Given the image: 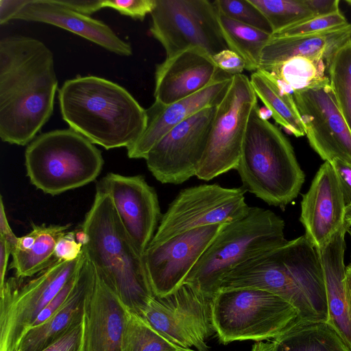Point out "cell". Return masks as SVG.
<instances>
[{
	"mask_svg": "<svg viewBox=\"0 0 351 351\" xmlns=\"http://www.w3.org/2000/svg\"><path fill=\"white\" fill-rule=\"evenodd\" d=\"M175 345L139 315L130 312L124 339V351H176Z\"/></svg>",
	"mask_w": 351,
	"mask_h": 351,
	"instance_id": "cell-33",
	"label": "cell"
},
{
	"mask_svg": "<svg viewBox=\"0 0 351 351\" xmlns=\"http://www.w3.org/2000/svg\"><path fill=\"white\" fill-rule=\"evenodd\" d=\"M83 245L75 239V231L66 232L57 242L55 256L57 260L71 261L82 253Z\"/></svg>",
	"mask_w": 351,
	"mask_h": 351,
	"instance_id": "cell-39",
	"label": "cell"
},
{
	"mask_svg": "<svg viewBox=\"0 0 351 351\" xmlns=\"http://www.w3.org/2000/svg\"><path fill=\"white\" fill-rule=\"evenodd\" d=\"M80 270V269H79ZM78 271L65 284L56 297L40 313L31 328L37 326L46 322L66 302L69 297L76 282Z\"/></svg>",
	"mask_w": 351,
	"mask_h": 351,
	"instance_id": "cell-38",
	"label": "cell"
},
{
	"mask_svg": "<svg viewBox=\"0 0 351 351\" xmlns=\"http://www.w3.org/2000/svg\"><path fill=\"white\" fill-rule=\"evenodd\" d=\"M277 344L274 339L266 342L256 341L253 344L251 351H276Z\"/></svg>",
	"mask_w": 351,
	"mask_h": 351,
	"instance_id": "cell-48",
	"label": "cell"
},
{
	"mask_svg": "<svg viewBox=\"0 0 351 351\" xmlns=\"http://www.w3.org/2000/svg\"><path fill=\"white\" fill-rule=\"evenodd\" d=\"M329 65L320 57L294 56L274 64L260 66L285 92H295L329 84Z\"/></svg>",
	"mask_w": 351,
	"mask_h": 351,
	"instance_id": "cell-26",
	"label": "cell"
},
{
	"mask_svg": "<svg viewBox=\"0 0 351 351\" xmlns=\"http://www.w3.org/2000/svg\"><path fill=\"white\" fill-rule=\"evenodd\" d=\"M219 22L228 49L243 59L246 70L257 71L271 34L232 19L219 11Z\"/></svg>",
	"mask_w": 351,
	"mask_h": 351,
	"instance_id": "cell-30",
	"label": "cell"
},
{
	"mask_svg": "<svg viewBox=\"0 0 351 351\" xmlns=\"http://www.w3.org/2000/svg\"><path fill=\"white\" fill-rule=\"evenodd\" d=\"M95 272V287L84 314V351H124L130 311Z\"/></svg>",
	"mask_w": 351,
	"mask_h": 351,
	"instance_id": "cell-20",
	"label": "cell"
},
{
	"mask_svg": "<svg viewBox=\"0 0 351 351\" xmlns=\"http://www.w3.org/2000/svg\"><path fill=\"white\" fill-rule=\"evenodd\" d=\"M13 247L3 238L0 237V293L3 290L5 283V274L9 260Z\"/></svg>",
	"mask_w": 351,
	"mask_h": 351,
	"instance_id": "cell-45",
	"label": "cell"
},
{
	"mask_svg": "<svg viewBox=\"0 0 351 351\" xmlns=\"http://www.w3.org/2000/svg\"><path fill=\"white\" fill-rule=\"evenodd\" d=\"M343 226L329 241L317 250L325 284L328 306V324L351 350V315L344 285L345 234Z\"/></svg>",
	"mask_w": 351,
	"mask_h": 351,
	"instance_id": "cell-24",
	"label": "cell"
},
{
	"mask_svg": "<svg viewBox=\"0 0 351 351\" xmlns=\"http://www.w3.org/2000/svg\"><path fill=\"white\" fill-rule=\"evenodd\" d=\"M81 228L82 247L95 270L130 312L141 315L154 296L141 254L121 223L110 196L96 187Z\"/></svg>",
	"mask_w": 351,
	"mask_h": 351,
	"instance_id": "cell-4",
	"label": "cell"
},
{
	"mask_svg": "<svg viewBox=\"0 0 351 351\" xmlns=\"http://www.w3.org/2000/svg\"><path fill=\"white\" fill-rule=\"evenodd\" d=\"M14 19L50 24L77 34L116 54L130 56L132 49L104 22L66 7L53 0H29Z\"/></svg>",
	"mask_w": 351,
	"mask_h": 351,
	"instance_id": "cell-22",
	"label": "cell"
},
{
	"mask_svg": "<svg viewBox=\"0 0 351 351\" xmlns=\"http://www.w3.org/2000/svg\"><path fill=\"white\" fill-rule=\"evenodd\" d=\"M150 14V33L162 45L167 58L193 47L212 57L228 49L214 1L156 0Z\"/></svg>",
	"mask_w": 351,
	"mask_h": 351,
	"instance_id": "cell-11",
	"label": "cell"
},
{
	"mask_svg": "<svg viewBox=\"0 0 351 351\" xmlns=\"http://www.w3.org/2000/svg\"><path fill=\"white\" fill-rule=\"evenodd\" d=\"M82 253L71 261H56L25 283L22 278H9L0 293V351H16L23 334L40 313L78 271Z\"/></svg>",
	"mask_w": 351,
	"mask_h": 351,
	"instance_id": "cell-9",
	"label": "cell"
},
{
	"mask_svg": "<svg viewBox=\"0 0 351 351\" xmlns=\"http://www.w3.org/2000/svg\"><path fill=\"white\" fill-rule=\"evenodd\" d=\"M311 147L324 161L351 165V132L330 83L293 94Z\"/></svg>",
	"mask_w": 351,
	"mask_h": 351,
	"instance_id": "cell-16",
	"label": "cell"
},
{
	"mask_svg": "<svg viewBox=\"0 0 351 351\" xmlns=\"http://www.w3.org/2000/svg\"><path fill=\"white\" fill-rule=\"evenodd\" d=\"M104 162L95 144L71 128L38 135L25 152L27 176L31 183L51 195L94 181Z\"/></svg>",
	"mask_w": 351,
	"mask_h": 351,
	"instance_id": "cell-7",
	"label": "cell"
},
{
	"mask_svg": "<svg viewBox=\"0 0 351 351\" xmlns=\"http://www.w3.org/2000/svg\"><path fill=\"white\" fill-rule=\"evenodd\" d=\"M230 76L221 71L204 49H186L156 65L155 101L163 105L174 103Z\"/></svg>",
	"mask_w": 351,
	"mask_h": 351,
	"instance_id": "cell-18",
	"label": "cell"
},
{
	"mask_svg": "<svg viewBox=\"0 0 351 351\" xmlns=\"http://www.w3.org/2000/svg\"><path fill=\"white\" fill-rule=\"evenodd\" d=\"M218 10L226 16L245 25L272 34L262 12L249 0H215Z\"/></svg>",
	"mask_w": 351,
	"mask_h": 351,
	"instance_id": "cell-34",
	"label": "cell"
},
{
	"mask_svg": "<svg viewBox=\"0 0 351 351\" xmlns=\"http://www.w3.org/2000/svg\"><path fill=\"white\" fill-rule=\"evenodd\" d=\"M216 106L194 114L169 131L145 158L148 170L162 184H181L195 176L204 155Z\"/></svg>",
	"mask_w": 351,
	"mask_h": 351,
	"instance_id": "cell-14",
	"label": "cell"
},
{
	"mask_svg": "<svg viewBox=\"0 0 351 351\" xmlns=\"http://www.w3.org/2000/svg\"><path fill=\"white\" fill-rule=\"evenodd\" d=\"M156 6V0H104L103 7L110 8L121 14L143 21Z\"/></svg>",
	"mask_w": 351,
	"mask_h": 351,
	"instance_id": "cell-36",
	"label": "cell"
},
{
	"mask_svg": "<svg viewBox=\"0 0 351 351\" xmlns=\"http://www.w3.org/2000/svg\"><path fill=\"white\" fill-rule=\"evenodd\" d=\"M346 205L337 173L325 161L316 173L308 191L302 194L300 221L305 236L322 249L343 226Z\"/></svg>",
	"mask_w": 351,
	"mask_h": 351,
	"instance_id": "cell-19",
	"label": "cell"
},
{
	"mask_svg": "<svg viewBox=\"0 0 351 351\" xmlns=\"http://www.w3.org/2000/svg\"><path fill=\"white\" fill-rule=\"evenodd\" d=\"M345 2L351 6V0H345Z\"/></svg>",
	"mask_w": 351,
	"mask_h": 351,
	"instance_id": "cell-52",
	"label": "cell"
},
{
	"mask_svg": "<svg viewBox=\"0 0 351 351\" xmlns=\"http://www.w3.org/2000/svg\"><path fill=\"white\" fill-rule=\"evenodd\" d=\"M343 226L347 230L351 227V204L346 207Z\"/></svg>",
	"mask_w": 351,
	"mask_h": 351,
	"instance_id": "cell-50",
	"label": "cell"
},
{
	"mask_svg": "<svg viewBox=\"0 0 351 351\" xmlns=\"http://www.w3.org/2000/svg\"><path fill=\"white\" fill-rule=\"evenodd\" d=\"M29 0H0V24L12 19L28 3Z\"/></svg>",
	"mask_w": 351,
	"mask_h": 351,
	"instance_id": "cell-43",
	"label": "cell"
},
{
	"mask_svg": "<svg viewBox=\"0 0 351 351\" xmlns=\"http://www.w3.org/2000/svg\"><path fill=\"white\" fill-rule=\"evenodd\" d=\"M95 278V267L85 255L75 286L68 299L46 322L29 328L23 334L16 351H40L82 322L93 291Z\"/></svg>",
	"mask_w": 351,
	"mask_h": 351,
	"instance_id": "cell-23",
	"label": "cell"
},
{
	"mask_svg": "<svg viewBox=\"0 0 351 351\" xmlns=\"http://www.w3.org/2000/svg\"><path fill=\"white\" fill-rule=\"evenodd\" d=\"M347 232L349 234V235L351 237V228H349L348 230H347Z\"/></svg>",
	"mask_w": 351,
	"mask_h": 351,
	"instance_id": "cell-53",
	"label": "cell"
},
{
	"mask_svg": "<svg viewBox=\"0 0 351 351\" xmlns=\"http://www.w3.org/2000/svg\"><path fill=\"white\" fill-rule=\"evenodd\" d=\"M328 78L339 110L351 132V38L335 54Z\"/></svg>",
	"mask_w": 351,
	"mask_h": 351,
	"instance_id": "cell-31",
	"label": "cell"
},
{
	"mask_svg": "<svg viewBox=\"0 0 351 351\" xmlns=\"http://www.w3.org/2000/svg\"><path fill=\"white\" fill-rule=\"evenodd\" d=\"M258 108L251 112L236 170L245 191L282 209L297 197L304 173L290 141Z\"/></svg>",
	"mask_w": 351,
	"mask_h": 351,
	"instance_id": "cell-5",
	"label": "cell"
},
{
	"mask_svg": "<svg viewBox=\"0 0 351 351\" xmlns=\"http://www.w3.org/2000/svg\"><path fill=\"white\" fill-rule=\"evenodd\" d=\"M266 18L272 34L317 16L305 0H249Z\"/></svg>",
	"mask_w": 351,
	"mask_h": 351,
	"instance_id": "cell-32",
	"label": "cell"
},
{
	"mask_svg": "<svg viewBox=\"0 0 351 351\" xmlns=\"http://www.w3.org/2000/svg\"><path fill=\"white\" fill-rule=\"evenodd\" d=\"M71 224L40 226L32 224L36 240L26 251L13 250L10 269L19 278L33 277L56 261L55 247L58 241L66 232Z\"/></svg>",
	"mask_w": 351,
	"mask_h": 351,
	"instance_id": "cell-27",
	"label": "cell"
},
{
	"mask_svg": "<svg viewBox=\"0 0 351 351\" xmlns=\"http://www.w3.org/2000/svg\"><path fill=\"white\" fill-rule=\"evenodd\" d=\"M344 285L348 306L351 315V263L345 269Z\"/></svg>",
	"mask_w": 351,
	"mask_h": 351,
	"instance_id": "cell-47",
	"label": "cell"
},
{
	"mask_svg": "<svg viewBox=\"0 0 351 351\" xmlns=\"http://www.w3.org/2000/svg\"><path fill=\"white\" fill-rule=\"evenodd\" d=\"M285 226L271 210L250 206L246 215L223 226L183 283L213 298L223 278L235 267L261 251L287 242Z\"/></svg>",
	"mask_w": 351,
	"mask_h": 351,
	"instance_id": "cell-6",
	"label": "cell"
},
{
	"mask_svg": "<svg viewBox=\"0 0 351 351\" xmlns=\"http://www.w3.org/2000/svg\"><path fill=\"white\" fill-rule=\"evenodd\" d=\"M96 187L110 196L122 225L143 255L162 217L155 189L141 175L114 173H107Z\"/></svg>",
	"mask_w": 351,
	"mask_h": 351,
	"instance_id": "cell-17",
	"label": "cell"
},
{
	"mask_svg": "<svg viewBox=\"0 0 351 351\" xmlns=\"http://www.w3.org/2000/svg\"><path fill=\"white\" fill-rule=\"evenodd\" d=\"M250 78L234 75L215 113L195 176L210 181L237 169L251 112L258 104Z\"/></svg>",
	"mask_w": 351,
	"mask_h": 351,
	"instance_id": "cell-10",
	"label": "cell"
},
{
	"mask_svg": "<svg viewBox=\"0 0 351 351\" xmlns=\"http://www.w3.org/2000/svg\"><path fill=\"white\" fill-rule=\"evenodd\" d=\"M256 288L286 300L305 322H328L323 271L316 248L304 234L246 259L222 280L219 290Z\"/></svg>",
	"mask_w": 351,
	"mask_h": 351,
	"instance_id": "cell-2",
	"label": "cell"
},
{
	"mask_svg": "<svg viewBox=\"0 0 351 351\" xmlns=\"http://www.w3.org/2000/svg\"><path fill=\"white\" fill-rule=\"evenodd\" d=\"M241 186L226 188L217 184L182 189L162 215L150 243L162 242L197 228L232 222L250 210Z\"/></svg>",
	"mask_w": 351,
	"mask_h": 351,
	"instance_id": "cell-12",
	"label": "cell"
},
{
	"mask_svg": "<svg viewBox=\"0 0 351 351\" xmlns=\"http://www.w3.org/2000/svg\"><path fill=\"white\" fill-rule=\"evenodd\" d=\"M55 3L77 12L88 15L103 7L104 0H53Z\"/></svg>",
	"mask_w": 351,
	"mask_h": 351,
	"instance_id": "cell-42",
	"label": "cell"
},
{
	"mask_svg": "<svg viewBox=\"0 0 351 351\" xmlns=\"http://www.w3.org/2000/svg\"><path fill=\"white\" fill-rule=\"evenodd\" d=\"M232 76L219 80L189 97L168 105L154 101L146 110L145 130L135 143L127 148L128 156L145 159L149 150L172 128L204 108L217 106L226 95Z\"/></svg>",
	"mask_w": 351,
	"mask_h": 351,
	"instance_id": "cell-21",
	"label": "cell"
},
{
	"mask_svg": "<svg viewBox=\"0 0 351 351\" xmlns=\"http://www.w3.org/2000/svg\"><path fill=\"white\" fill-rule=\"evenodd\" d=\"M330 163L337 173L346 207L351 204V165L338 158Z\"/></svg>",
	"mask_w": 351,
	"mask_h": 351,
	"instance_id": "cell-41",
	"label": "cell"
},
{
	"mask_svg": "<svg viewBox=\"0 0 351 351\" xmlns=\"http://www.w3.org/2000/svg\"><path fill=\"white\" fill-rule=\"evenodd\" d=\"M224 224L197 228L149 244L143 257L154 295H166L183 284Z\"/></svg>",
	"mask_w": 351,
	"mask_h": 351,
	"instance_id": "cell-15",
	"label": "cell"
},
{
	"mask_svg": "<svg viewBox=\"0 0 351 351\" xmlns=\"http://www.w3.org/2000/svg\"><path fill=\"white\" fill-rule=\"evenodd\" d=\"M250 80L257 97L270 111L276 122L295 137L304 136L305 126L293 95L285 92L259 70L253 72Z\"/></svg>",
	"mask_w": 351,
	"mask_h": 351,
	"instance_id": "cell-28",
	"label": "cell"
},
{
	"mask_svg": "<svg viewBox=\"0 0 351 351\" xmlns=\"http://www.w3.org/2000/svg\"><path fill=\"white\" fill-rule=\"evenodd\" d=\"M58 100L69 128L106 149L130 147L147 126L146 110L125 88L103 77L66 80Z\"/></svg>",
	"mask_w": 351,
	"mask_h": 351,
	"instance_id": "cell-3",
	"label": "cell"
},
{
	"mask_svg": "<svg viewBox=\"0 0 351 351\" xmlns=\"http://www.w3.org/2000/svg\"><path fill=\"white\" fill-rule=\"evenodd\" d=\"M213 59L221 71L230 75L241 74L246 67L243 59L237 53L229 49L215 54Z\"/></svg>",
	"mask_w": 351,
	"mask_h": 351,
	"instance_id": "cell-40",
	"label": "cell"
},
{
	"mask_svg": "<svg viewBox=\"0 0 351 351\" xmlns=\"http://www.w3.org/2000/svg\"><path fill=\"white\" fill-rule=\"evenodd\" d=\"M309 8L317 16L330 14L339 11V0H305Z\"/></svg>",
	"mask_w": 351,
	"mask_h": 351,
	"instance_id": "cell-44",
	"label": "cell"
},
{
	"mask_svg": "<svg viewBox=\"0 0 351 351\" xmlns=\"http://www.w3.org/2000/svg\"><path fill=\"white\" fill-rule=\"evenodd\" d=\"M350 38L351 23L341 28L311 34L279 38L271 36L262 52L259 66L294 56L320 57L330 66L336 52Z\"/></svg>",
	"mask_w": 351,
	"mask_h": 351,
	"instance_id": "cell-25",
	"label": "cell"
},
{
	"mask_svg": "<svg viewBox=\"0 0 351 351\" xmlns=\"http://www.w3.org/2000/svg\"><path fill=\"white\" fill-rule=\"evenodd\" d=\"M346 16L339 10L337 12L317 16L287 27L271 34L272 37H288L315 34L348 25Z\"/></svg>",
	"mask_w": 351,
	"mask_h": 351,
	"instance_id": "cell-35",
	"label": "cell"
},
{
	"mask_svg": "<svg viewBox=\"0 0 351 351\" xmlns=\"http://www.w3.org/2000/svg\"><path fill=\"white\" fill-rule=\"evenodd\" d=\"M76 241L83 246L88 241L87 234L82 229L75 231Z\"/></svg>",
	"mask_w": 351,
	"mask_h": 351,
	"instance_id": "cell-49",
	"label": "cell"
},
{
	"mask_svg": "<svg viewBox=\"0 0 351 351\" xmlns=\"http://www.w3.org/2000/svg\"><path fill=\"white\" fill-rule=\"evenodd\" d=\"M58 79L51 51L40 40H0V137L25 145L52 115Z\"/></svg>",
	"mask_w": 351,
	"mask_h": 351,
	"instance_id": "cell-1",
	"label": "cell"
},
{
	"mask_svg": "<svg viewBox=\"0 0 351 351\" xmlns=\"http://www.w3.org/2000/svg\"><path fill=\"white\" fill-rule=\"evenodd\" d=\"M212 302L213 298L183 283L166 295H154L139 315L178 347L207 351V341L215 333Z\"/></svg>",
	"mask_w": 351,
	"mask_h": 351,
	"instance_id": "cell-13",
	"label": "cell"
},
{
	"mask_svg": "<svg viewBox=\"0 0 351 351\" xmlns=\"http://www.w3.org/2000/svg\"><path fill=\"white\" fill-rule=\"evenodd\" d=\"M176 351H199V350H194L186 349V348H180Z\"/></svg>",
	"mask_w": 351,
	"mask_h": 351,
	"instance_id": "cell-51",
	"label": "cell"
},
{
	"mask_svg": "<svg viewBox=\"0 0 351 351\" xmlns=\"http://www.w3.org/2000/svg\"><path fill=\"white\" fill-rule=\"evenodd\" d=\"M0 237L5 239L13 247L16 245L18 237L12 230L6 217L3 197L0 199Z\"/></svg>",
	"mask_w": 351,
	"mask_h": 351,
	"instance_id": "cell-46",
	"label": "cell"
},
{
	"mask_svg": "<svg viewBox=\"0 0 351 351\" xmlns=\"http://www.w3.org/2000/svg\"><path fill=\"white\" fill-rule=\"evenodd\" d=\"M212 318L219 341L274 339L304 322L280 297L256 288L219 290L212 302Z\"/></svg>",
	"mask_w": 351,
	"mask_h": 351,
	"instance_id": "cell-8",
	"label": "cell"
},
{
	"mask_svg": "<svg viewBox=\"0 0 351 351\" xmlns=\"http://www.w3.org/2000/svg\"><path fill=\"white\" fill-rule=\"evenodd\" d=\"M84 319L64 335L40 351H84Z\"/></svg>",
	"mask_w": 351,
	"mask_h": 351,
	"instance_id": "cell-37",
	"label": "cell"
},
{
	"mask_svg": "<svg viewBox=\"0 0 351 351\" xmlns=\"http://www.w3.org/2000/svg\"><path fill=\"white\" fill-rule=\"evenodd\" d=\"M274 340L276 351H351L325 322L304 321Z\"/></svg>",
	"mask_w": 351,
	"mask_h": 351,
	"instance_id": "cell-29",
	"label": "cell"
}]
</instances>
